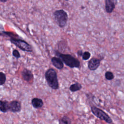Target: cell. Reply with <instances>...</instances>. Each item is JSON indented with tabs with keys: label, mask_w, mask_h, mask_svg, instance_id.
I'll list each match as a JSON object with an SVG mask.
<instances>
[{
	"label": "cell",
	"mask_w": 124,
	"mask_h": 124,
	"mask_svg": "<svg viewBox=\"0 0 124 124\" xmlns=\"http://www.w3.org/2000/svg\"><path fill=\"white\" fill-rule=\"evenodd\" d=\"M105 77L106 79L108 80H111L114 78V75L112 72H111V71H108L105 73Z\"/></svg>",
	"instance_id": "9a60e30c"
},
{
	"label": "cell",
	"mask_w": 124,
	"mask_h": 124,
	"mask_svg": "<svg viewBox=\"0 0 124 124\" xmlns=\"http://www.w3.org/2000/svg\"><path fill=\"white\" fill-rule=\"evenodd\" d=\"M3 34V35H7V36H9L10 37V38H16V37H18V35H16V34H14L13 32H6V31H1V35Z\"/></svg>",
	"instance_id": "e0dca14e"
},
{
	"label": "cell",
	"mask_w": 124,
	"mask_h": 124,
	"mask_svg": "<svg viewBox=\"0 0 124 124\" xmlns=\"http://www.w3.org/2000/svg\"><path fill=\"white\" fill-rule=\"evenodd\" d=\"M105 10L107 13H111L114 10L117 1L112 0H105Z\"/></svg>",
	"instance_id": "9c48e42d"
},
{
	"label": "cell",
	"mask_w": 124,
	"mask_h": 124,
	"mask_svg": "<svg viewBox=\"0 0 124 124\" xmlns=\"http://www.w3.org/2000/svg\"><path fill=\"white\" fill-rule=\"evenodd\" d=\"M55 55L60 58L64 63L70 68H79L80 66L79 61L71 55L62 54L58 51H55Z\"/></svg>",
	"instance_id": "6da1fadb"
},
{
	"label": "cell",
	"mask_w": 124,
	"mask_h": 124,
	"mask_svg": "<svg viewBox=\"0 0 124 124\" xmlns=\"http://www.w3.org/2000/svg\"><path fill=\"white\" fill-rule=\"evenodd\" d=\"M9 102L7 101H0V110L3 113L9 111Z\"/></svg>",
	"instance_id": "7c38bea8"
},
{
	"label": "cell",
	"mask_w": 124,
	"mask_h": 124,
	"mask_svg": "<svg viewBox=\"0 0 124 124\" xmlns=\"http://www.w3.org/2000/svg\"><path fill=\"white\" fill-rule=\"evenodd\" d=\"M7 1V0H0V2H5Z\"/></svg>",
	"instance_id": "44dd1931"
},
{
	"label": "cell",
	"mask_w": 124,
	"mask_h": 124,
	"mask_svg": "<svg viewBox=\"0 0 124 124\" xmlns=\"http://www.w3.org/2000/svg\"><path fill=\"white\" fill-rule=\"evenodd\" d=\"M21 74L23 80L27 82L31 81V80H32L33 78V76L32 72L27 68L23 69L22 70Z\"/></svg>",
	"instance_id": "ba28073f"
},
{
	"label": "cell",
	"mask_w": 124,
	"mask_h": 124,
	"mask_svg": "<svg viewBox=\"0 0 124 124\" xmlns=\"http://www.w3.org/2000/svg\"><path fill=\"white\" fill-rule=\"evenodd\" d=\"M91 109L92 113L98 118L104 121L108 124H111L112 123V120L111 118L102 109L94 106L91 107Z\"/></svg>",
	"instance_id": "277c9868"
},
{
	"label": "cell",
	"mask_w": 124,
	"mask_h": 124,
	"mask_svg": "<svg viewBox=\"0 0 124 124\" xmlns=\"http://www.w3.org/2000/svg\"><path fill=\"white\" fill-rule=\"evenodd\" d=\"M31 103L33 107L35 108H41L43 107L44 105L42 99L37 97L33 98L31 101Z\"/></svg>",
	"instance_id": "8fae6325"
},
{
	"label": "cell",
	"mask_w": 124,
	"mask_h": 124,
	"mask_svg": "<svg viewBox=\"0 0 124 124\" xmlns=\"http://www.w3.org/2000/svg\"><path fill=\"white\" fill-rule=\"evenodd\" d=\"M10 41L12 44H14L16 46L22 51L26 52L32 51V48L31 46L23 40L13 38H10Z\"/></svg>",
	"instance_id": "5b68a950"
},
{
	"label": "cell",
	"mask_w": 124,
	"mask_h": 124,
	"mask_svg": "<svg viewBox=\"0 0 124 124\" xmlns=\"http://www.w3.org/2000/svg\"><path fill=\"white\" fill-rule=\"evenodd\" d=\"M82 85L78 82H76L75 83L72 84L69 87V90L72 92H75L79 91L82 88Z\"/></svg>",
	"instance_id": "4fadbf2b"
},
{
	"label": "cell",
	"mask_w": 124,
	"mask_h": 124,
	"mask_svg": "<svg viewBox=\"0 0 124 124\" xmlns=\"http://www.w3.org/2000/svg\"><path fill=\"white\" fill-rule=\"evenodd\" d=\"M91 57V53L88 51H85L83 52L82 58L83 60H88Z\"/></svg>",
	"instance_id": "ac0fdd59"
},
{
	"label": "cell",
	"mask_w": 124,
	"mask_h": 124,
	"mask_svg": "<svg viewBox=\"0 0 124 124\" xmlns=\"http://www.w3.org/2000/svg\"><path fill=\"white\" fill-rule=\"evenodd\" d=\"M51 61L53 66L58 69L61 70L63 68V62L60 58L58 57H53L51 59Z\"/></svg>",
	"instance_id": "30bf717a"
},
{
	"label": "cell",
	"mask_w": 124,
	"mask_h": 124,
	"mask_svg": "<svg viewBox=\"0 0 124 124\" xmlns=\"http://www.w3.org/2000/svg\"><path fill=\"white\" fill-rule=\"evenodd\" d=\"M101 60L95 57L91 58L88 62V68L91 71L96 70L100 64Z\"/></svg>",
	"instance_id": "52a82bcc"
},
{
	"label": "cell",
	"mask_w": 124,
	"mask_h": 124,
	"mask_svg": "<svg viewBox=\"0 0 124 124\" xmlns=\"http://www.w3.org/2000/svg\"><path fill=\"white\" fill-rule=\"evenodd\" d=\"M45 76L49 87L54 90H57L59 89V84L57 74L54 69L52 68L48 69L46 72Z\"/></svg>",
	"instance_id": "7a4b0ae2"
},
{
	"label": "cell",
	"mask_w": 124,
	"mask_h": 124,
	"mask_svg": "<svg viewBox=\"0 0 124 124\" xmlns=\"http://www.w3.org/2000/svg\"><path fill=\"white\" fill-rule=\"evenodd\" d=\"M59 124H71V120L68 116L64 115L59 119Z\"/></svg>",
	"instance_id": "5bb4252c"
},
{
	"label": "cell",
	"mask_w": 124,
	"mask_h": 124,
	"mask_svg": "<svg viewBox=\"0 0 124 124\" xmlns=\"http://www.w3.org/2000/svg\"><path fill=\"white\" fill-rule=\"evenodd\" d=\"M12 55L14 57L16 58V59H18L20 57V54L19 51L16 49H14L12 52Z\"/></svg>",
	"instance_id": "d6986e66"
},
{
	"label": "cell",
	"mask_w": 124,
	"mask_h": 124,
	"mask_svg": "<svg viewBox=\"0 0 124 124\" xmlns=\"http://www.w3.org/2000/svg\"><path fill=\"white\" fill-rule=\"evenodd\" d=\"M6 79V78L5 74L2 72H0V85H2L4 84L5 82Z\"/></svg>",
	"instance_id": "2e32d148"
},
{
	"label": "cell",
	"mask_w": 124,
	"mask_h": 124,
	"mask_svg": "<svg viewBox=\"0 0 124 124\" xmlns=\"http://www.w3.org/2000/svg\"><path fill=\"white\" fill-rule=\"evenodd\" d=\"M77 54H78V55L79 56H82L83 52L81 50H79L77 52Z\"/></svg>",
	"instance_id": "ffe728a7"
},
{
	"label": "cell",
	"mask_w": 124,
	"mask_h": 124,
	"mask_svg": "<svg viewBox=\"0 0 124 124\" xmlns=\"http://www.w3.org/2000/svg\"><path fill=\"white\" fill-rule=\"evenodd\" d=\"M54 20L60 28H63L66 25L68 20V15L66 12L62 9L57 10L54 12Z\"/></svg>",
	"instance_id": "3957f363"
},
{
	"label": "cell",
	"mask_w": 124,
	"mask_h": 124,
	"mask_svg": "<svg viewBox=\"0 0 124 124\" xmlns=\"http://www.w3.org/2000/svg\"><path fill=\"white\" fill-rule=\"evenodd\" d=\"M21 108V103L17 100H13L9 103V111L16 113L20 112Z\"/></svg>",
	"instance_id": "8992f818"
}]
</instances>
